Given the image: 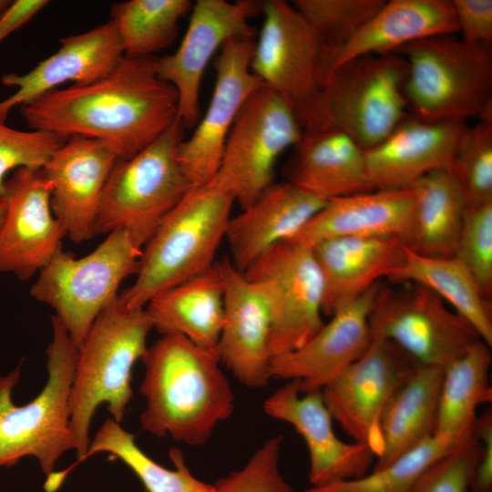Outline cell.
Masks as SVG:
<instances>
[{
	"instance_id": "10",
	"label": "cell",
	"mask_w": 492,
	"mask_h": 492,
	"mask_svg": "<svg viewBox=\"0 0 492 492\" xmlns=\"http://www.w3.org/2000/svg\"><path fill=\"white\" fill-rule=\"evenodd\" d=\"M302 135L292 106L261 86L237 115L211 181L231 192L242 210L247 208L273 183L277 159Z\"/></svg>"
},
{
	"instance_id": "16",
	"label": "cell",
	"mask_w": 492,
	"mask_h": 492,
	"mask_svg": "<svg viewBox=\"0 0 492 492\" xmlns=\"http://www.w3.org/2000/svg\"><path fill=\"white\" fill-rule=\"evenodd\" d=\"M254 41V37L230 39L213 61L216 81L210 104L191 137L179 146L178 159L191 188L213 179L237 115L264 85L250 67Z\"/></svg>"
},
{
	"instance_id": "15",
	"label": "cell",
	"mask_w": 492,
	"mask_h": 492,
	"mask_svg": "<svg viewBox=\"0 0 492 492\" xmlns=\"http://www.w3.org/2000/svg\"><path fill=\"white\" fill-rule=\"evenodd\" d=\"M262 5L252 0H198L179 48L156 58L159 77L177 91L178 118L184 128L200 120V89L209 62L228 40L254 37L250 19L262 10Z\"/></svg>"
},
{
	"instance_id": "24",
	"label": "cell",
	"mask_w": 492,
	"mask_h": 492,
	"mask_svg": "<svg viewBox=\"0 0 492 492\" xmlns=\"http://www.w3.org/2000/svg\"><path fill=\"white\" fill-rule=\"evenodd\" d=\"M323 279L322 313L332 316L389 278L405 261V245L395 236H347L311 247Z\"/></svg>"
},
{
	"instance_id": "38",
	"label": "cell",
	"mask_w": 492,
	"mask_h": 492,
	"mask_svg": "<svg viewBox=\"0 0 492 492\" xmlns=\"http://www.w3.org/2000/svg\"><path fill=\"white\" fill-rule=\"evenodd\" d=\"M452 170L466 207L492 202V122L466 126L456 148Z\"/></svg>"
},
{
	"instance_id": "44",
	"label": "cell",
	"mask_w": 492,
	"mask_h": 492,
	"mask_svg": "<svg viewBox=\"0 0 492 492\" xmlns=\"http://www.w3.org/2000/svg\"><path fill=\"white\" fill-rule=\"evenodd\" d=\"M474 432L481 443V452L471 476L469 489L471 492H492L491 409L477 417Z\"/></svg>"
},
{
	"instance_id": "37",
	"label": "cell",
	"mask_w": 492,
	"mask_h": 492,
	"mask_svg": "<svg viewBox=\"0 0 492 492\" xmlns=\"http://www.w3.org/2000/svg\"><path fill=\"white\" fill-rule=\"evenodd\" d=\"M384 0H295L327 50L328 71L333 54L382 7Z\"/></svg>"
},
{
	"instance_id": "21",
	"label": "cell",
	"mask_w": 492,
	"mask_h": 492,
	"mask_svg": "<svg viewBox=\"0 0 492 492\" xmlns=\"http://www.w3.org/2000/svg\"><path fill=\"white\" fill-rule=\"evenodd\" d=\"M380 285L338 310L305 344L273 357L271 379L298 380L301 394L321 391L359 359L372 340L369 316Z\"/></svg>"
},
{
	"instance_id": "41",
	"label": "cell",
	"mask_w": 492,
	"mask_h": 492,
	"mask_svg": "<svg viewBox=\"0 0 492 492\" xmlns=\"http://www.w3.org/2000/svg\"><path fill=\"white\" fill-rule=\"evenodd\" d=\"M67 138L43 130H17L0 122V198L9 171L20 168L42 169Z\"/></svg>"
},
{
	"instance_id": "19",
	"label": "cell",
	"mask_w": 492,
	"mask_h": 492,
	"mask_svg": "<svg viewBox=\"0 0 492 492\" xmlns=\"http://www.w3.org/2000/svg\"><path fill=\"white\" fill-rule=\"evenodd\" d=\"M118 156L105 143L71 136L42 168L51 184L50 205L76 243L93 239L107 181Z\"/></svg>"
},
{
	"instance_id": "9",
	"label": "cell",
	"mask_w": 492,
	"mask_h": 492,
	"mask_svg": "<svg viewBox=\"0 0 492 492\" xmlns=\"http://www.w3.org/2000/svg\"><path fill=\"white\" fill-rule=\"evenodd\" d=\"M141 252L127 231L115 230L84 257L59 251L39 272L30 293L56 312L79 346L97 317L118 297L121 282L137 273Z\"/></svg>"
},
{
	"instance_id": "42",
	"label": "cell",
	"mask_w": 492,
	"mask_h": 492,
	"mask_svg": "<svg viewBox=\"0 0 492 492\" xmlns=\"http://www.w3.org/2000/svg\"><path fill=\"white\" fill-rule=\"evenodd\" d=\"M481 443L475 432L462 445L432 463L413 492H468Z\"/></svg>"
},
{
	"instance_id": "28",
	"label": "cell",
	"mask_w": 492,
	"mask_h": 492,
	"mask_svg": "<svg viewBox=\"0 0 492 492\" xmlns=\"http://www.w3.org/2000/svg\"><path fill=\"white\" fill-rule=\"evenodd\" d=\"M456 32H458V26L451 1H385L333 54L328 74L334 67L359 56L394 53L411 42Z\"/></svg>"
},
{
	"instance_id": "18",
	"label": "cell",
	"mask_w": 492,
	"mask_h": 492,
	"mask_svg": "<svg viewBox=\"0 0 492 492\" xmlns=\"http://www.w3.org/2000/svg\"><path fill=\"white\" fill-rule=\"evenodd\" d=\"M265 414L293 426L309 452L311 487L361 477L374 464L375 455L364 443H347L333 431V417L321 391L301 394L298 380H289L263 403Z\"/></svg>"
},
{
	"instance_id": "4",
	"label": "cell",
	"mask_w": 492,
	"mask_h": 492,
	"mask_svg": "<svg viewBox=\"0 0 492 492\" xmlns=\"http://www.w3.org/2000/svg\"><path fill=\"white\" fill-rule=\"evenodd\" d=\"M234 201L213 181L191 188L143 246L136 280L119 294L122 302L144 309L158 294L210 271Z\"/></svg>"
},
{
	"instance_id": "27",
	"label": "cell",
	"mask_w": 492,
	"mask_h": 492,
	"mask_svg": "<svg viewBox=\"0 0 492 492\" xmlns=\"http://www.w3.org/2000/svg\"><path fill=\"white\" fill-rule=\"evenodd\" d=\"M287 163L288 181L325 200L375 190L364 150L337 131L303 132Z\"/></svg>"
},
{
	"instance_id": "40",
	"label": "cell",
	"mask_w": 492,
	"mask_h": 492,
	"mask_svg": "<svg viewBox=\"0 0 492 492\" xmlns=\"http://www.w3.org/2000/svg\"><path fill=\"white\" fill-rule=\"evenodd\" d=\"M282 435L267 439L240 469L215 481L213 492H295L280 470Z\"/></svg>"
},
{
	"instance_id": "30",
	"label": "cell",
	"mask_w": 492,
	"mask_h": 492,
	"mask_svg": "<svg viewBox=\"0 0 492 492\" xmlns=\"http://www.w3.org/2000/svg\"><path fill=\"white\" fill-rule=\"evenodd\" d=\"M223 283L217 265L152 298L144 310L161 334L179 333L217 351L224 314Z\"/></svg>"
},
{
	"instance_id": "34",
	"label": "cell",
	"mask_w": 492,
	"mask_h": 492,
	"mask_svg": "<svg viewBox=\"0 0 492 492\" xmlns=\"http://www.w3.org/2000/svg\"><path fill=\"white\" fill-rule=\"evenodd\" d=\"M107 452L126 464L148 492H213V485L197 478L185 463L182 452L169 450L175 469L155 462L137 445L135 436L113 418H108L90 440L85 459Z\"/></svg>"
},
{
	"instance_id": "29",
	"label": "cell",
	"mask_w": 492,
	"mask_h": 492,
	"mask_svg": "<svg viewBox=\"0 0 492 492\" xmlns=\"http://www.w3.org/2000/svg\"><path fill=\"white\" fill-rule=\"evenodd\" d=\"M444 368L417 365L384 405L372 470L384 468L436 430Z\"/></svg>"
},
{
	"instance_id": "13",
	"label": "cell",
	"mask_w": 492,
	"mask_h": 492,
	"mask_svg": "<svg viewBox=\"0 0 492 492\" xmlns=\"http://www.w3.org/2000/svg\"><path fill=\"white\" fill-rule=\"evenodd\" d=\"M263 23L251 70L292 108L315 94L327 76V50L299 11L283 0L263 2Z\"/></svg>"
},
{
	"instance_id": "39",
	"label": "cell",
	"mask_w": 492,
	"mask_h": 492,
	"mask_svg": "<svg viewBox=\"0 0 492 492\" xmlns=\"http://www.w3.org/2000/svg\"><path fill=\"white\" fill-rule=\"evenodd\" d=\"M481 294L492 297V202L466 207L455 251Z\"/></svg>"
},
{
	"instance_id": "6",
	"label": "cell",
	"mask_w": 492,
	"mask_h": 492,
	"mask_svg": "<svg viewBox=\"0 0 492 492\" xmlns=\"http://www.w3.org/2000/svg\"><path fill=\"white\" fill-rule=\"evenodd\" d=\"M51 323L52 340L46 350L47 381L42 391L25 405H15L12 394L21 364L0 376V467L34 456L46 477L54 473L64 453L76 450L69 399L78 346L56 316Z\"/></svg>"
},
{
	"instance_id": "23",
	"label": "cell",
	"mask_w": 492,
	"mask_h": 492,
	"mask_svg": "<svg viewBox=\"0 0 492 492\" xmlns=\"http://www.w3.org/2000/svg\"><path fill=\"white\" fill-rule=\"evenodd\" d=\"M466 121H426L408 115L384 140L364 150L375 190L410 188L427 173L452 169Z\"/></svg>"
},
{
	"instance_id": "45",
	"label": "cell",
	"mask_w": 492,
	"mask_h": 492,
	"mask_svg": "<svg viewBox=\"0 0 492 492\" xmlns=\"http://www.w3.org/2000/svg\"><path fill=\"white\" fill-rule=\"evenodd\" d=\"M49 4L46 0H15L0 16V43Z\"/></svg>"
},
{
	"instance_id": "20",
	"label": "cell",
	"mask_w": 492,
	"mask_h": 492,
	"mask_svg": "<svg viewBox=\"0 0 492 492\" xmlns=\"http://www.w3.org/2000/svg\"><path fill=\"white\" fill-rule=\"evenodd\" d=\"M223 283L224 314L217 352L243 385L261 388L270 380L272 314L262 286L247 279L229 257L217 261Z\"/></svg>"
},
{
	"instance_id": "2",
	"label": "cell",
	"mask_w": 492,
	"mask_h": 492,
	"mask_svg": "<svg viewBox=\"0 0 492 492\" xmlns=\"http://www.w3.org/2000/svg\"><path fill=\"white\" fill-rule=\"evenodd\" d=\"M141 360L143 431L201 446L233 414L235 396L217 351L201 348L181 334L166 333L147 347Z\"/></svg>"
},
{
	"instance_id": "25",
	"label": "cell",
	"mask_w": 492,
	"mask_h": 492,
	"mask_svg": "<svg viewBox=\"0 0 492 492\" xmlns=\"http://www.w3.org/2000/svg\"><path fill=\"white\" fill-rule=\"evenodd\" d=\"M326 202L289 181L271 184L228 223L233 265L244 272L271 247L292 239Z\"/></svg>"
},
{
	"instance_id": "11",
	"label": "cell",
	"mask_w": 492,
	"mask_h": 492,
	"mask_svg": "<svg viewBox=\"0 0 492 492\" xmlns=\"http://www.w3.org/2000/svg\"><path fill=\"white\" fill-rule=\"evenodd\" d=\"M381 283L369 316L371 334L398 345L421 364L445 368L481 340L436 293L415 282Z\"/></svg>"
},
{
	"instance_id": "36",
	"label": "cell",
	"mask_w": 492,
	"mask_h": 492,
	"mask_svg": "<svg viewBox=\"0 0 492 492\" xmlns=\"http://www.w3.org/2000/svg\"><path fill=\"white\" fill-rule=\"evenodd\" d=\"M462 444L433 435L384 468L354 479L310 487L306 492H413L432 463Z\"/></svg>"
},
{
	"instance_id": "26",
	"label": "cell",
	"mask_w": 492,
	"mask_h": 492,
	"mask_svg": "<svg viewBox=\"0 0 492 492\" xmlns=\"http://www.w3.org/2000/svg\"><path fill=\"white\" fill-rule=\"evenodd\" d=\"M414 208L411 188L375 190L327 200L291 240L307 247L347 236H406Z\"/></svg>"
},
{
	"instance_id": "22",
	"label": "cell",
	"mask_w": 492,
	"mask_h": 492,
	"mask_svg": "<svg viewBox=\"0 0 492 492\" xmlns=\"http://www.w3.org/2000/svg\"><path fill=\"white\" fill-rule=\"evenodd\" d=\"M58 50L39 62L29 72L10 73L1 78L3 85L16 91L0 101V122L10 111L56 89L66 82L85 86L98 81L110 73L125 56L114 23L97 26L87 32L59 40Z\"/></svg>"
},
{
	"instance_id": "33",
	"label": "cell",
	"mask_w": 492,
	"mask_h": 492,
	"mask_svg": "<svg viewBox=\"0 0 492 492\" xmlns=\"http://www.w3.org/2000/svg\"><path fill=\"white\" fill-rule=\"evenodd\" d=\"M388 280L415 282L432 290L492 347L491 302L484 298L471 273L456 258L426 257L405 246V261Z\"/></svg>"
},
{
	"instance_id": "35",
	"label": "cell",
	"mask_w": 492,
	"mask_h": 492,
	"mask_svg": "<svg viewBox=\"0 0 492 492\" xmlns=\"http://www.w3.org/2000/svg\"><path fill=\"white\" fill-rule=\"evenodd\" d=\"M190 0H129L111 7V21L126 56H152L171 45L179 20L192 9Z\"/></svg>"
},
{
	"instance_id": "14",
	"label": "cell",
	"mask_w": 492,
	"mask_h": 492,
	"mask_svg": "<svg viewBox=\"0 0 492 492\" xmlns=\"http://www.w3.org/2000/svg\"><path fill=\"white\" fill-rule=\"evenodd\" d=\"M419 364L394 342L372 334L364 354L321 390L325 405L343 430L376 456L382 411Z\"/></svg>"
},
{
	"instance_id": "46",
	"label": "cell",
	"mask_w": 492,
	"mask_h": 492,
	"mask_svg": "<svg viewBox=\"0 0 492 492\" xmlns=\"http://www.w3.org/2000/svg\"><path fill=\"white\" fill-rule=\"evenodd\" d=\"M12 3V0H0V16L7 10Z\"/></svg>"
},
{
	"instance_id": "8",
	"label": "cell",
	"mask_w": 492,
	"mask_h": 492,
	"mask_svg": "<svg viewBox=\"0 0 492 492\" xmlns=\"http://www.w3.org/2000/svg\"><path fill=\"white\" fill-rule=\"evenodd\" d=\"M184 127L178 119L128 159H118L107 181L96 233L127 231L141 248L191 189L178 159Z\"/></svg>"
},
{
	"instance_id": "7",
	"label": "cell",
	"mask_w": 492,
	"mask_h": 492,
	"mask_svg": "<svg viewBox=\"0 0 492 492\" xmlns=\"http://www.w3.org/2000/svg\"><path fill=\"white\" fill-rule=\"evenodd\" d=\"M394 53L407 62L404 93L415 117L492 122V43L438 36L411 42Z\"/></svg>"
},
{
	"instance_id": "1",
	"label": "cell",
	"mask_w": 492,
	"mask_h": 492,
	"mask_svg": "<svg viewBox=\"0 0 492 492\" xmlns=\"http://www.w3.org/2000/svg\"><path fill=\"white\" fill-rule=\"evenodd\" d=\"M21 113L34 130L95 138L128 159L178 119V94L159 77L155 57L125 56L106 77L51 90Z\"/></svg>"
},
{
	"instance_id": "3",
	"label": "cell",
	"mask_w": 492,
	"mask_h": 492,
	"mask_svg": "<svg viewBox=\"0 0 492 492\" xmlns=\"http://www.w3.org/2000/svg\"><path fill=\"white\" fill-rule=\"evenodd\" d=\"M407 62L372 54L334 67L319 90L292 107L303 132L337 131L364 150L384 140L407 116Z\"/></svg>"
},
{
	"instance_id": "47",
	"label": "cell",
	"mask_w": 492,
	"mask_h": 492,
	"mask_svg": "<svg viewBox=\"0 0 492 492\" xmlns=\"http://www.w3.org/2000/svg\"><path fill=\"white\" fill-rule=\"evenodd\" d=\"M5 212V201L3 198H0V226L2 224Z\"/></svg>"
},
{
	"instance_id": "17",
	"label": "cell",
	"mask_w": 492,
	"mask_h": 492,
	"mask_svg": "<svg viewBox=\"0 0 492 492\" xmlns=\"http://www.w3.org/2000/svg\"><path fill=\"white\" fill-rule=\"evenodd\" d=\"M5 212L0 226V272L27 280L62 250L67 236L54 216L51 184L42 169L20 168L5 179Z\"/></svg>"
},
{
	"instance_id": "31",
	"label": "cell",
	"mask_w": 492,
	"mask_h": 492,
	"mask_svg": "<svg viewBox=\"0 0 492 492\" xmlns=\"http://www.w3.org/2000/svg\"><path fill=\"white\" fill-rule=\"evenodd\" d=\"M410 188L414 208L404 245L426 257H454L466 203L452 169L431 171Z\"/></svg>"
},
{
	"instance_id": "32",
	"label": "cell",
	"mask_w": 492,
	"mask_h": 492,
	"mask_svg": "<svg viewBox=\"0 0 492 492\" xmlns=\"http://www.w3.org/2000/svg\"><path fill=\"white\" fill-rule=\"evenodd\" d=\"M490 349L479 340L444 368L435 436L458 444L472 436L477 407L492 400Z\"/></svg>"
},
{
	"instance_id": "5",
	"label": "cell",
	"mask_w": 492,
	"mask_h": 492,
	"mask_svg": "<svg viewBox=\"0 0 492 492\" xmlns=\"http://www.w3.org/2000/svg\"><path fill=\"white\" fill-rule=\"evenodd\" d=\"M153 329L144 309H129L118 297L95 320L78 346L70 392V429L77 460H85L89 427L97 406L108 404L117 423L132 397V368L147 350Z\"/></svg>"
},
{
	"instance_id": "43",
	"label": "cell",
	"mask_w": 492,
	"mask_h": 492,
	"mask_svg": "<svg viewBox=\"0 0 492 492\" xmlns=\"http://www.w3.org/2000/svg\"><path fill=\"white\" fill-rule=\"evenodd\" d=\"M458 32L470 44L492 43V1L453 0Z\"/></svg>"
},
{
	"instance_id": "12",
	"label": "cell",
	"mask_w": 492,
	"mask_h": 492,
	"mask_svg": "<svg viewBox=\"0 0 492 492\" xmlns=\"http://www.w3.org/2000/svg\"><path fill=\"white\" fill-rule=\"evenodd\" d=\"M268 298L272 359L305 344L323 326V279L313 250L293 240L276 243L244 272Z\"/></svg>"
}]
</instances>
